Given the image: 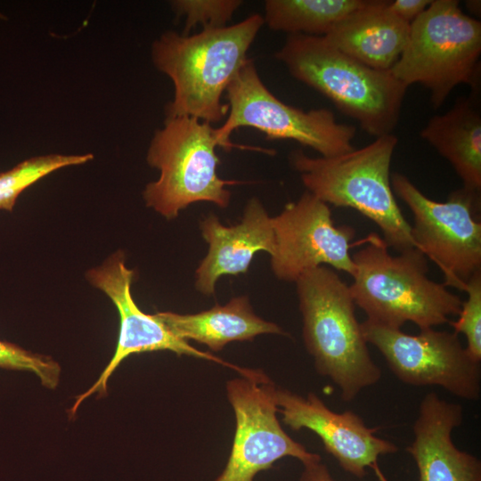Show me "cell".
Wrapping results in <instances>:
<instances>
[{"label":"cell","instance_id":"1","mask_svg":"<svg viewBox=\"0 0 481 481\" xmlns=\"http://www.w3.org/2000/svg\"><path fill=\"white\" fill-rule=\"evenodd\" d=\"M264 24L256 13L234 25L192 36L166 31L154 40L152 62L174 85L166 118L192 117L211 125L223 120L229 108L222 98L249 61L248 51Z\"/></svg>","mask_w":481,"mask_h":481},{"label":"cell","instance_id":"2","mask_svg":"<svg viewBox=\"0 0 481 481\" xmlns=\"http://www.w3.org/2000/svg\"><path fill=\"white\" fill-rule=\"evenodd\" d=\"M367 243L352 255L355 272L349 289L368 321L392 329L411 322L425 330L460 314L462 300L428 277L427 259L419 249L392 256L375 233Z\"/></svg>","mask_w":481,"mask_h":481},{"label":"cell","instance_id":"3","mask_svg":"<svg viewBox=\"0 0 481 481\" xmlns=\"http://www.w3.org/2000/svg\"><path fill=\"white\" fill-rule=\"evenodd\" d=\"M295 282L306 348L317 372L338 387L343 401L351 402L379 381L381 371L370 355L349 285L325 265Z\"/></svg>","mask_w":481,"mask_h":481},{"label":"cell","instance_id":"4","mask_svg":"<svg viewBox=\"0 0 481 481\" xmlns=\"http://www.w3.org/2000/svg\"><path fill=\"white\" fill-rule=\"evenodd\" d=\"M290 75L330 99L370 135L393 134L408 86L346 55L323 37L288 35L275 53Z\"/></svg>","mask_w":481,"mask_h":481},{"label":"cell","instance_id":"5","mask_svg":"<svg viewBox=\"0 0 481 481\" xmlns=\"http://www.w3.org/2000/svg\"><path fill=\"white\" fill-rule=\"evenodd\" d=\"M397 143L390 134L332 158H312L297 150L289 154V162L307 192L326 204L354 208L372 220L387 246L401 253L416 246L412 225L391 187L390 167Z\"/></svg>","mask_w":481,"mask_h":481},{"label":"cell","instance_id":"6","mask_svg":"<svg viewBox=\"0 0 481 481\" xmlns=\"http://www.w3.org/2000/svg\"><path fill=\"white\" fill-rule=\"evenodd\" d=\"M480 54L481 22L465 14L459 1L432 0L410 24L407 45L390 72L408 87L428 89L436 109L459 85L477 92Z\"/></svg>","mask_w":481,"mask_h":481},{"label":"cell","instance_id":"7","mask_svg":"<svg viewBox=\"0 0 481 481\" xmlns=\"http://www.w3.org/2000/svg\"><path fill=\"white\" fill-rule=\"evenodd\" d=\"M216 147L221 145L211 124L185 116L166 118L147 151L148 164L160 174L143 192L146 206L169 220L196 202L228 207L226 186L237 182L219 177Z\"/></svg>","mask_w":481,"mask_h":481},{"label":"cell","instance_id":"8","mask_svg":"<svg viewBox=\"0 0 481 481\" xmlns=\"http://www.w3.org/2000/svg\"><path fill=\"white\" fill-rule=\"evenodd\" d=\"M228 113L224 123L215 127L221 148L258 151L259 147L235 144L231 135L239 127H253L269 140H292L312 148L324 158L339 156L355 148V127L339 123L328 109L305 111L279 100L261 80L254 61L244 64L225 91Z\"/></svg>","mask_w":481,"mask_h":481},{"label":"cell","instance_id":"9","mask_svg":"<svg viewBox=\"0 0 481 481\" xmlns=\"http://www.w3.org/2000/svg\"><path fill=\"white\" fill-rule=\"evenodd\" d=\"M390 182L413 216L416 249L439 267L444 286L464 291L471 276L481 271L480 192L462 187L438 202L401 173H391Z\"/></svg>","mask_w":481,"mask_h":481},{"label":"cell","instance_id":"10","mask_svg":"<svg viewBox=\"0 0 481 481\" xmlns=\"http://www.w3.org/2000/svg\"><path fill=\"white\" fill-rule=\"evenodd\" d=\"M361 329L366 342L380 352L403 383L437 386L468 401L480 398V362L462 346L455 332L428 328L410 335L368 320Z\"/></svg>","mask_w":481,"mask_h":481},{"label":"cell","instance_id":"11","mask_svg":"<svg viewBox=\"0 0 481 481\" xmlns=\"http://www.w3.org/2000/svg\"><path fill=\"white\" fill-rule=\"evenodd\" d=\"M276 389L261 370L246 369L240 378L227 382L236 428L225 469L215 481H254L259 471L287 456L303 464L322 461L281 428L276 416Z\"/></svg>","mask_w":481,"mask_h":481},{"label":"cell","instance_id":"12","mask_svg":"<svg viewBox=\"0 0 481 481\" xmlns=\"http://www.w3.org/2000/svg\"><path fill=\"white\" fill-rule=\"evenodd\" d=\"M273 225L275 247L271 266L278 279L295 282L305 272L324 265L353 275L350 249L355 229L335 225L328 204L311 192L286 204L273 217Z\"/></svg>","mask_w":481,"mask_h":481},{"label":"cell","instance_id":"13","mask_svg":"<svg viewBox=\"0 0 481 481\" xmlns=\"http://www.w3.org/2000/svg\"><path fill=\"white\" fill-rule=\"evenodd\" d=\"M135 271L128 269L125 254L118 251L98 267L89 270L86 278L95 288L103 291L113 302L119 314V333L112 358L93 386L76 397L69 410L74 417L79 405L93 394L106 395L110 377L128 356L134 354L152 351H171L178 355L194 356L228 366L239 373L243 371L234 364L227 363L208 352L199 350L183 340L166 327L156 314L143 312L135 302L131 285Z\"/></svg>","mask_w":481,"mask_h":481},{"label":"cell","instance_id":"14","mask_svg":"<svg viewBox=\"0 0 481 481\" xmlns=\"http://www.w3.org/2000/svg\"><path fill=\"white\" fill-rule=\"evenodd\" d=\"M276 404L282 422L293 430L307 428L322 440L324 449L347 473L362 478L367 468L377 469L380 455L395 453L398 447L375 436L352 411H331L314 393L304 397L277 387Z\"/></svg>","mask_w":481,"mask_h":481},{"label":"cell","instance_id":"15","mask_svg":"<svg viewBox=\"0 0 481 481\" xmlns=\"http://www.w3.org/2000/svg\"><path fill=\"white\" fill-rule=\"evenodd\" d=\"M463 409L431 392L421 400L406 451L415 461L418 481H481V461L460 450L452 438L461 425Z\"/></svg>","mask_w":481,"mask_h":481},{"label":"cell","instance_id":"16","mask_svg":"<svg viewBox=\"0 0 481 481\" xmlns=\"http://www.w3.org/2000/svg\"><path fill=\"white\" fill-rule=\"evenodd\" d=\"M200 227L208 251L195 272V287L206 296L215 293L220 277L246 273L257 252L263 250L271 256L274 250L273 217L256 198L247 203L239 224L225 226L210 214Z\"/></svg>","mask_w":481,"mask_h":481},{"label":"cell","instance_id":"17","mask_svg":"<svg viewBox=\"0 0 481 481\" xmlns=\"http://www.w3.org/2000/svg\"><path fill=\"white\" fill-rule=\"evenodd\" d=\"M409 34L410 23L389 10L388 1L365 0L323 37L357 61L389 71L403 53Z\"/></svg>","mask_w":481,"mask_h":481},{"label":"cell","instance_id":"18","mask_svg":"<svg viewBox=\"0 0 481 481\" xmlns=\"http://www.w3.org/2000/svg\"><path fill=\"white\" fill-rule=\"evenodd\" d=\"M171 333L185 340H194L217 352L233 341L252 340L261 334L286 335L282 329L256 315L249 298H232L224 306L197 314L156 313Z\"/></svg>","mask_w":481,"mask_h":481},{"label":"cell","instance_id":"19","mask_svg":"<svg viewBox=\"0 0 481 481\" xmlns=\"http://www.w3.org/2000/svg\"><path fill=\"white\" fill-rule=\"evenodd\" d=\"M420 135L451 163L463 188L481 192V114L477 95L460 97L448 111L433 116Z\"/></svg>","mask_w":481,"mask_h":481},{"label":"cell","instance_id":"20","mask_svg":"<svg viewBox=\"0 0 481 481\" xmlns=\"http://www.w3.org/2000/svg\"><path fill=\"white\" fill-rule=\"evenodd\" d=\"M365 0H267L264 22L289 35L324 37Z\"/></svg>","mask_w":481,"mask_h":481},{"label":"cell","instance_id":"21","mask_svg":"<svg viewBox=\"0 0 481 481\" xmlns=\"http://www.w3.org/2000/svg\"><path fill=\"white\" fill-rule=\"evenodd\" d=\"M92 153L48 154L24 160L12 169L0 173V209L12 211L19 195L36 182L60 168L86 163Z\"/></svg>","mask_w":481,"mask_h":481},{"label":"cell","instance_id":"22","mask_svg":"<svg viewBox=\"0 0 481 481\" xmlns=\"http://www.w3.org/2000/svg\"><path fill=\"white\" fill-rule=\"evenodd\" d=\"M241 3L240 0H175L171 1L170 5L178 18L185 17L183 35H188L198 24L202 29L227 26Z\"/></svg>","mask_w":481,"mask_h":481},{"label":"cell","instance_id":"23","mask_svg":"<svg viewBox=\"0 0 481 481\" xmlns=\"http://www.w3.org/2000/svg\"><path fill=\"white\" fill-rule=\"evenodd\" d=\"M0 367L35 373L41 384L55 388L60 380L61 366L47 355L29 352L20 346L0 340Z\"/></svg>","mask_w":481,"mask_h":481},{"label":"cell","instance_id":"24","mask_svg":"<svg viewBox=\"0 0 481 481\" xmlns=\"http://www.w3.org/2000/svg\"><path fill=\"white\" fill-rule=\"evenodd\" d=\"M468 298L462 302L457 321H449L456 334L467 339L466 349L477 362L481 361V271L474 273L464 290Z\"/></svg>","mask_w":481,"mask_h":481},{"label":"cell","instance_id":"25","mask_svg":"<svg viewBox=\"0 0 481 481\" xmlns=\"http://www.w3.org/2000/svg\"><path fill=\"white\" fill-rule=\"evenodd\" d=\"M432 0L388 1V8L397 17L411 24L428 8Z\"/></svg>","mask_w":481,"mask_h":481},{"label":"cell","instance_id":"26","mask_svg":"<svg viewBox=\"0 0 481 481\" xmlns=\"http://www.w3.org/2000/svg\"><path fill=\"white\" fill-rule=\"evenodd\" d=\"M303 465L304 470L300 481H335L322 461H311Z\"/></svg>","mask_w":481,"mask_h":481},{"label":"cell","instance_id":"27","mask_svg":"<svg viewBox=\"0 0 481 481\" xmlns=\"http://www.w3.org/2000/svg\"><path fill=\"white\" fill-rule=\"evenodd\" d=\"M480 1H467L466 6L475 15L480 14Z\"/></svg>","mask_w":481,"mask_h":481},{"label":"cell","instance_id":"28","mask_svg":"<svg viewBox=\"0 0 481 481\" xmlns=\"http://www.w3.org/2000/svg\"><path fill=\"white\" fill-rule=\"evenodd\" d=\"M4 19V16L0 12V20Z\"/></svg>","mask_w":481,"mask_h":481}]
</instances>
